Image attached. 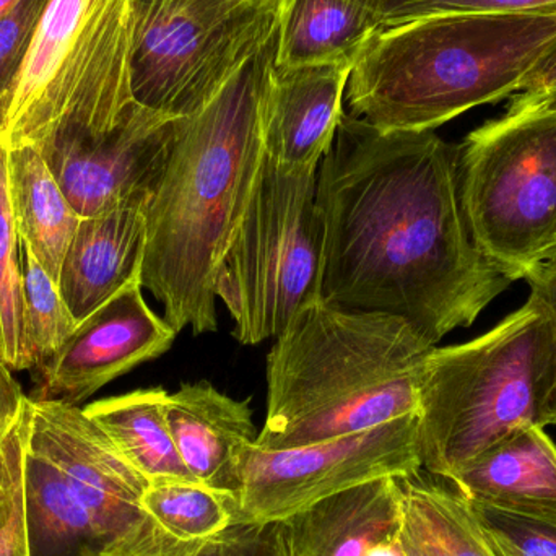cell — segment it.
<instances>
[{"mask_svg": "<svg viewBox=\"0 0 556 556\" xmlns=\"http://www.w3.org/2000/svg\"><path fill=\"white\" fill-rule=\"evenodd\" d=\"M317 172L288 173L264 153L250 198L215 269L214 291L244 345L277 339L320 301L323 222Z\"/></svg>", "mask_w": 556, "mask_h": 556, "instance_id": "cell-8", "label": "cell"}, {"mask_svg": "<svg viewBox=\"0 0 556 556\" xmlns=\"http://www.w3.org/2000/svg\"><path fill=\"white\" fill-rule=\"evenodd\" d=\"M556 425V336L544 307L525 306L477 339L434 346L418 407L421 469L453 479L525 427Z\"/></svg>", "mask_w": 556, "mask_h": 556, "instance_id": "cell-5", "label": "cell"}, {"mask_svg": "<svg viewBox=\"0 0 556 556\" xmlns=\"http://www.w3.org/2000/svg\"><path fill=\"white\" fill-rule=\"evenodd\" d=\"M9 149L0 142V359L20 371L22 363L23 276L20 240L7 179Z\"/></svg>", "mask_w": 556, "mask_h": 556, "instance_id": "cell-25", "label": "cell"}, {"mask_svg": "<svg viewBox=\"0 0 556 556\" xmlns=\"http://www.w3.org/2000/svg\"><path fill=\"white\" fill-rule=\"evenodd\" d=\"M395 477L323 500L274 525L280 556H404Z\"/></svg>", "mask_w": 556, "mask_h": 556, "instance_id": "cell-15", "label": "cell"}, {"mask_svg": "<svg viewBox=\"0 0 556 556\" xmlns=\"http://www.w3.org/2000/svg\"><path fill=\"white\" fill-rule=\"evenodd\" d=\"M459 189L480 253L503 276L556 261V113H506L459 143Z\"/></svg>", "mask_w": 556, "mask_h": 556, "instance_id": "cell-9", "label": "cell"}, {"mask_svg": "<svg viewBox=\"0 0 556 556\" xmlns=\"http://www.w3.org/2000/svg\"><path fill=\"white\" fill-rule=\"evenodd\" d=\"M20 0H0V18L13 9Z\"/></svg>", "mask_w": 556, "mask_h": 556, "instance_id": "cell-37", "label": "cell"}, {"mask_svg": "<svg viewBox=\"0 0 556 556\" xmlns=\"http://www.w3.org/2000/svg\"><path fill=\"white\" fill-rule=\"evenodd\" d=\"M140 277L78 324L58 353L38 368L33 401L78 405L130 369L165 355L176 330L156 316L142 294Z\"/></svg>", "mask_w": 556, "mask_h": 556, "instance_id": "cell-13", "label": "cell"}, {"mask_svg": "<svg viewBox=\"0 0 556 556\" xmlns=\"http://www.w3.org/2000/svg\"><path fill=\"white\" fill-rule=\"evenodd\" d=\"M472 505L480 525L503 556H556V511L525 513L476 502Z\"/></svg>", "mask_w": 556, "mask_h": 556, "instance_id": "cell-27", "label": "cell"}, {"mask_svg": "<svg viewBox=\"0 0 556 556\" xmlns=\"http://www.w3.org/2000/svg\"><path fill=\"white\" fill-rule=\"evenodd\" d=\"M28 401L29 399L20 389L18 382L13 379L10 366L0 359V441L20 420Z\"/></svg>", "mask_w": 556, "mask_h": 556, "instance_id": "cell-31", "label": "cell"}, {"mask_svg": "<svg viewBox=\"0 0 556 556\" xmlns=\"http://www.w3.org/2000/svg\"><path fill=\"white\" fill-rule=\"evenodd\" d=\"M140 508L169 538L201 542L237 525V496L211 489L198 480L149 483Z\"/></svg>", "mask_w": 556, "mask_h": 556, "instance_id": "cell-23", "label": "cell"}, {"mask_svg": "<svg viewBox=\"0 0 556 556\" xmlns=\"http://www.w3.org/2000/svg\"><path fill=\"white\" fill-rule=\"evenodd\" d=\"M281 10L247 0H181L134 39V100L169 119L195 116L277 36Z\"/></svg>", "mask_w": 556, "mask_h": 556, "instance_id": "cell-10", "label": "cell"}, {"mask_svg": "<svg viewBox=\"0 0 556 556\" xmlns=\"http://www.w3.org/2000/svg\"><path fill=\"white\" fill-rule=\"evenodd\" d=\"M526 280L531 287L529 296L534 298L544 307L545 313L548 314L552 324H554L556 336V261L545 264L544 267L535 270Z\"/></svg>", "mask_w": 556, "mask_h": 556, "instance_id": "cell-32", "label": "cell"}, {"mask_svg": "<svg viewBox=\"0 0 556 556\" xmlns=\"http://www.w3.org/2000/svg\"><path fill=\"white\" fill-rule=\"evenodd\" d=\"M7 179L20 243L58 281L80 217L36 147L9 149Z\"/></svg>", "mask_w": 556, "mask_h": 556, "instance_id": "cell-21", "label": "cell"}, {"mask_svg": "<svg viewBox=\"0 0 556 556\" xmlns=\"http://www.w3.org/2000/svg\"><path fill=\"white\" fill-rule=\"evenodd\" d=\"M320 301L401 317L437 345L511 287L467 224L459 146L343 114L317 168Z\"/></svg>", "mask_w": 556, "mask_h": 556, "instance_id": "cell-1", "label": "cell"}, {"mask_svg": "<svg viewBox=\"0 0 556 556\" xmlns=\"http://www.w3.org/2000/svg\"><path fill=\"white\" fill-rule=\"evenodd\" d=\"M247 2L254 3V5L269 7V9L283 10L287 0H247Z\"/></svg>", "mask_w": 556, "mask_h": 556, "instance_id": "cell-36", "label": "cell"}, {"mask_svg": "<svg viewBox=\"0 0 556 556\" xmlns=\"http://www.w3.org/2000/svg\"><path fill=\"white\" fill-rule=\"evenodd\" d=\"M352 62L278 67L274 61L263 104L266 155L288 173L317 172L343 114Z\"/></svg>", "mask_w": 556, "mask_h": 556, "instance_id": "cell-14", "label": "cell"}, {"mask_svg": "<svg viewBox=\"0 0 556 556\" xmlns=\"http://www.w3.org/2000/svg\"><path fill=\"white\" fill-rule=\"evenodd\" d=\"M25 459L29 556H103L150 521L147 482L84 408L33 401Z\"/></svg>", "mask_w": 556, "mask_h": 556, "instance_id": "cell-7", "label": "cell"}, {"mask_svg": "<svg viewBox=\"0 0 556 556\" xmlns=\"http://www.w3.org/2000/svg\"><path fill=\"white\" fill-rule=\"evenodd\" d=\"M556 87V48L544 61L539 64V67L529 75L521 94H541L545 91L552 90ZM518 94V93H516Z\"/></svg>", "mask_w": 556, "mask_h": 556, "instance_id": "cell-33", "label": "cell"}, {"mask_svg": "<svg viewBox=\"0 0 556 556\" xmlns=\"http://www.w3.org/2000/svg\"><path fill=\"white\" fill-rule=\"evenodd\" d=\"M166 420L189 473L237 496L241 454L257 438L250 399L237 401L207 381L186 382L168 394Z\"/></svg>", "mask_w": 556, "mask_h": 556, "instance_id": "cell-16", "label": "cell"}, {"mask_svg": "<svg viewBox=\"0 0 556 556\" xmlns=\"http://www.w3.org/2000/svg\"><path fill=\"white\" fill-rule=\"evenodd\" d=\"M528 111L556 113V87L541 94H516L506 113H528Z\"/></svg>", "mask_w": 556, "mask_h": 556, "instance_id": "cell-35", "label": "cell"}, {"mask_svg": "<svg viewBox=\"0 0 556 556\" xmlns=\"http://www.w3.org/2000/svg\"><path fill=\"white\" fill-rule=\"evenodd\" d=\"M418 470V415L288 450L253 443L238 467L237 525H276L353 486Z\"/></svg>", "mask_w": 556, "mask_h": 556, "instance_id": "cell-11", "label": "cell"}, {"mask_svg": "<svg viewBox=\"0 0 556 556\" xmlns=\"http://www.w3.org/2000/svg\"><path fill=\"white\" fill-rule=\"evenodd\" d=\"M130 0H49L25 61L0 98V142L36 149L101 134L137 106Z\"/></svg>", "mask_w": 556, "mask_h": 556, "instance_id": "cell-6", "label": "cell"}, {"mask_svg": "<svg viewBox=\"0 0 556 556\" xmlns=\"http://www.w3.org/2000/svg\"><path fill=\"white\" fill-rule=\"evenodd\" d=\"M407 2H412V0H391V2H389L388 10L394 9V7L402 5V3H407ZM386 13H388V12H386Z\"/></svg>", "mask_w": 556, "mask_h": 556, "instance_id": "cell-38", "label": "cell"}, {"mask_svg": "<svg viewBox=\"0 0 556 556\" xmlns=\"http://www.w3.org/2000/svg\"><path fill=\"white\" fill-rule=\"evenodd\" d=\"M391 0H287L277 31L276 65L355 62L382 28Z\"/></svg>", "mask_w": 556, "mask_h": 556, "instance_id": "cell-19", "label": "cell"}, {"mask_svg": "<svg viewBox=\"0 0 556 556\" xmlns=\"http://www.w3.org/2000/svg\"><path fill=\"white\" fill-rule=\"evenodd\" d=\"M178 119L137 106L101 134L62 136L39 147L78 217L124 204L146 205L162 178Z\"/></svg>", "mask_w": 556, "mask_h": 556, "instance_id": "cell-12", "label": "cell"}, {"mask_svg": "<svg viewBox=\"0 0 556 556\" xmlns=\"http://www.w3.org/2000/svg\"><path fill=\"white\" fill-rule=\"evenodd\" d=\"M556 48V10L427 16L378 29L353 62L350 116L382 132L434 130L519 93Z\"/></svg>", "mask_w": 556, "mask_h": 556, "instance_id": "cell-4", "label": "cell"}, {"mask_svg": "<svg viewBox=\"0 0 556 556\" xmlns=\"http://www.w3.org/2000/svg\"><path fill=\"white\" fill-rule=\"evenodd\" d=\"M450 480L467 498L482 505L556 511V446L545 428H519Z\"/></svg>", "mask_w": 556, "mask_h": 556, "instance_id": "cell-18", "label": "cell"}, {"mask_svg": "<svg viewBox=\"0 0 556 556\" xmlns=\"http://www.w3.org/2000/svg\"><path fill=\"white\" fill-rule=\"evenodd\" d=\"M49 0H20L0 18V98L18 74Z\"/></svg>", "mask_w": 556, "mask_h": 556, "instance_id": "cell-30", "label": "cell"}, {"mask_svg": "<svg viewBox=\"0 0 556 556\" xmlns=\"http://www.w3.org/2000/svg\"><path fill=\"white\" fill-rule=\"evenodd\" d=\"M29 399L20 420L0 441V556H29L25 509V459L31 428Z\"/></svg>", "mask_w": 556, "mask_h": 556, "instance_id": "cell-26", "label": "cell"}, {"mask_svg": "<svg viewBox=\"0 0 556 556\" xmlns=\"http://www.w3.org/2000/svg\"><path fill=\"white\" fill-rule=\"evenodd\" d=\"M554 10L556 0H412L389 9L382 28L427 16L459 13H539Z\"/></svg>", "mask_w": 556, "mask_h": 556, "instance_id": "cell-29", "label": "cell"}, {"mask_svg": "<svg viewBox=\"0 0 556 556\" xmlns=\"http://www.w3.org/2000/svg\"><path fill=\"white\" fill-rule=\"evenodd\" d=\"M399 482L404 556H503L453 480L421 469Z\"/></svg>", "mask_w": 556, "mask_h": 556, "instance_id": "cell-20", "label": "cell"}, {"mask_svg": "<svg viewBox=\"0 0 556 556\" xmlns=\"http://www.w3.org/2000/svg\"><path fill=\"white\" fill-rule=\"evenodd\" d=\"M277 36L178 134L146 215L140 281L176 330L217 332L215 269L263 163V104Z\"/></svg>", "mask_w": 556, "mask_h": 556, "instance_id": "cell-2", "label": "cell"}, {"mask_svg": "<svg viewBox=\"0 0 556 556\" xmlns=\"http://www.w3.org/2000/svg\"><path fill=\"white\" fill-rule=\"evenodd\" d=\"M163 388L137 389L84 408L123 459L149 483L195 480L176 450Z\"/></svg>", "mask_w": 556, "mask_h": 556, "instance_id": "cell-22", "label": "cell"}, {"mask_svg": "<svg viewBox=\"0 0 556 556\" xmlns=\"http://www.w3.org/2000/svg\"><path fill=\"white\" fill-rule=\"evenodd\" d=\"M401 317L317 301L267 355V414L257 444L288 450L418 415L434 349Z\"/></svg>", "mask_w": 556, "mask_h": 556, "instance_id": "cell-3", "label": "cell"}, {"mask_svg": "<svg viewBox=\"0 0 556 556\" xmlns=\"http://www.w3.org/2000/svg\"><path fill=\"white\" fill-rule=\"evenodd\" d=\"M178 2H181V0H130V3H132L134 39L160 13L165 12L166 9Z\"/></svg>", "mask_w": 556, "mask_h": 556, "instance_id": "cell-34", "label": "cell"}, {"mask_svg": "<svg viewBox=\"0 0 556 556\" xmlns=\"http://www.w3.org/2000/svg\"><path fill=\"white\" fill-rule=\"evenodd\" d=\"M23 276L22 363L20 369L41 368L68 337L78 323L65 304L58 281L20 243Z\"/></svg>", "mask_w": 556, "mask_h": 556, "instance_id": "cell-24", "label": "cell"}, {"mask_svg": "<svg viewBox=\"0 0 556 556\" xmlns=\"http://www.w3.org/2000/svg\"><path fill=\"white\" fill-rule=\"evenodd\" d=\"M143 556H280L274 525H233L215 538L181 542L156 529Z\"/></svg>", "mask_w": 556, "mask_h": 556, "instance_id": "cell-28", "label": "cell"}, {"mask_svg": "<svg viewBox=\"0 0 556 556\" xmlns=\"http://www.w3.org/2000/svg\"><path fill=\"white\" fill-rule=\"evenodd\" d=\"M146 238V215L139 204L78 220L58 280L78 324L140 277Z\"/></svg>", "mask_w": 556, "mask_h": 556, "instance_id": "cell-17", "label": "cell"}]
</instances>
